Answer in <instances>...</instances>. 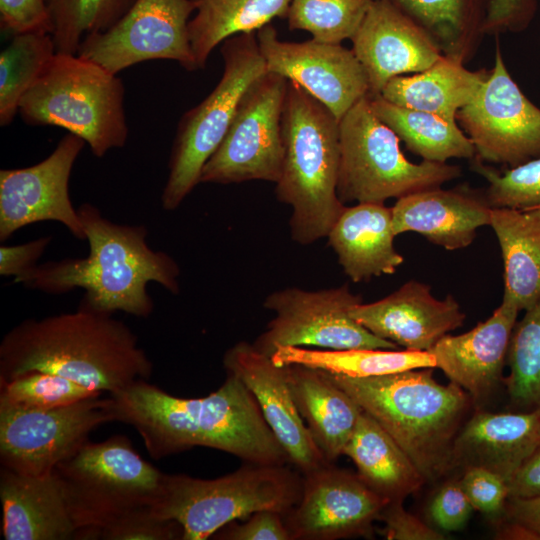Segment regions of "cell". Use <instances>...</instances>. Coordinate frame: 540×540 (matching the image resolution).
I'll return each instance as SVG.
<instances>
[{"label": "cell", "mask_w": 540, "mask_h": 540, "mask_svg": "<svg viewBox=\"0 0 540 540\" xmlns=\"http://www.w3.org/2000/svg\"><path fill=\"white\" fill-rule=\"evenodd\" d=\"M509 497H533L540 495V446L522 464L508 482Z\"/></svg>", "instance_id": "49"}, {"label": "cell", "mask_w": 540, "mask_h": 540, "mask_svg": "<svg viewBox=\"0 0 540 540\" xmlns=\"http://www.w3.org/2000/svg\"><path fill=\"white\" fill-rule=\"evenodd\" d=\"M506 364L511 403L521 412L540 411V301L515 323Z\"/></svg>", "instance_id": "36"}, {"label": "cell", "mask_w": 540, "mask_h": 540, "mask_svg": "<svg viewBox=\"0 0 540 540\" xmlns=\"http://www.w3.org/2000/svg\"><path fill=\"white\" fill-rule=\"evenodd\" d=\"M433 369L371 377L324 371L395 440L426 482L452 472L454 440L473 404L457 384L437 382Z\"/></svg>", "instance_id": "4"}, {"label": "cell", "mask_w": 540, "mask_h": 540, "mask_svg": "<svg viewBox=\"0 0 540 540\" xmlns=\"http://www.w3.org/2000/svg\"><path fill=\"white\" fill-rule=\"evenodd\" d=\"M492 207L484 191L467 186L441 187L397 199L392 212L395 236L415 232L446 250L468 247L477 230L490 225Z\"/></svg>", "instance_id": "23"}, {"label": "cell", "mask_w": 540, "mask_h": 540, "mask_svg": "<svg viewBox=\"0 0 540 540\" xmlns=\"http://www.w3.org/2000/svg\"><path fill=\"white\" fill-rule=\"evenodd\" d=\"M488 73L486 69L471 71L464 63L442 55L421 72L393 77L380 96L396 105L457 122L458 111L475 99Z\"/></svg>", "instance_id": "28"}, {"label": "cell", "mask_w": 540, "mask_h": 540, "mask_svg": "<svg viewBox=\"0 0 540 540\" xmlns=\"http://www.w3.org/2000/svg\"><path fill=\"white\" fill-rule=\"evenodd\" d=\"M51 236L40 237L20 245L0 247V274L14 277L37 265L51 242Z\"/></svg>", "instance_id": "48"}, {"label": "cell", "mask_w": 540, "mask_h": 540, "mask_svg": "<svg viewBox=\"0 0 540 540\" xmlns=\"http://www.w3.org/2000/svg\"><path fill=\"white\" fill-rule=\"evenodd\" d=\"M102 395L65 377L32 371L0 382V404L45 410Z\"/></svg>", "instance_id": "39"}, {"label": "cell", "mask_w": 540, "mask_h": 540, "mask_svg": "<svg viewBox=\"0 0 540 540\" xmlns=\"http://www.w3.org/2000/svg\"><path fill=\"white\" fill-rule=\"evenodd\" d=\"M540 446V411L491 413L476 411L453 444L452 471L488 469L509 482Z\"/></svg>", "instance_id": "24"}, {"label": "cell", "mask_w": 540, "mask_h": 540, "mask_svg": "<svg viewBox=\"0 0 540 540\" xmlns=\"http://www.w3.org/2000/svg\"><path fill=\"white\" fill-rule=\"evenodd\" d=\"M77 210L89 243L88 255L37 264L14 277V283L53 295L81 288L84 307L142 318L154 309L149 282L179 293L180 268L169 254L149 247L146 227L114 223L88 203Z\"/></svg>", "instance_id": "3"}, {"label": "cell", "mask_w": 540, "mask_h": 540, "mask_svg": "<svg viewBox=\"0 0 540 540\" xmlns=\"http://www.w3.org/2000/svg\"><path fill=\"white\" fill-rule=\"evenodd\" d=\"M497 538L500 539H519V540H540V536L532 530L513 523L505 521L498 529Z\"/></svg>", "instance_id": "51"}, {"label": "cell", "mask_w": 540, "mask_h": 540, "mask_svg": "<svg viewBox=\"0 0 540 540\" xmlns=\"http://www.w3.org/2000/svg\"><path fill=\"white\" fill-rule=\"evenodd\" d=\"M136 0H46L56 52L77 54L90 34L113 26Z\"/></svg>", "instance_id": "37"}, {"label": "cell", "mask_w": 540, "mask_h": 540, "mask_svg": "<svg viewBox=\"0 0 540 540\" xmlns=\"http://www.w3.org/2000/svg\"><path fill=\"white\" fill-rule=\"evenodd\" d=\"M124 95L117 74L77 54L56 53L18 112L28 125L66 129L101 158L127 141Z\"/></svg>", "instance_id": "7"}, {"label": "cell", "mask_w": 540, "mask_h": 540, "mask_svg": "<svg viewBox=\"0 0 540 540\" xmlns=\"http://www.w3.org/2000/svg\"><path fill=\"white\" fill-rule=\"evenodd\" d=\"M223 366L250 390L291 466L306 474L328 463L296 407L284 365L240 341L225 352Z\"/></svg>", "instance_id": "19"}, {"label": "cell", "mask_w": 540, "mask_h": 540, "mask_svg": "<svg viewBox=\"0 0 540 540\" xmlns=\"http://www.w3.org/2000/svg\"><path fill=\"white\" fill-rule=\"evenodd\" d=\"M114 421L132 426L147 452L161 459L196 446L224 451L243 462L289 464L257 401L236 376L201 398H181L138 380L109 394Z\"/></svg>", "instance_id": "1"}, {"label": "cell", "mask_w": 540, "mask_h": 540, "mask_svg": "<svg viewBox=\"0 0 540 540\" xmlns=\"http://www.w3.org/2000/svg\"><path fill=\"white\" fill-rule=\"evenodd\" d=\"M213 536L220 540H292L283 514L274 510L255 512L243 523L233 521Z\"/></svg>", "instance_id": "45"}, {"label": "cell", "mask_w": 540, "mask_h": 540, "mask_svg": "<svg viewBox=\"0 0 540 540\" xmlns=\"http://www.w3.org/2000/svg\"><path fill=\"white\" fill-rule=\"evenodd\" d=\"M112 421L109 397L101 395L45 410L0 404L1 467L50 474L89 441L93 430Z\"/></svg>", "instance_id": "13"}, {"label": "cell", "mask_w": 540, "mask_h": 540, "mask_svg": "<svg viewBox=\"0 0 540 540\" xmlns=\"http://www.w3.org/2000/svg\"><path fill=\"white\" fill-rule=\"evenodd\" d=\"M474 511L465 494L460 478L445 481L432 498L428 514L442 531L453 532L462 529Z\"/></svg>", "instance_id": "43"}, {"label": "cell", "mask_w": 540, "mask_h": 540, "mask_svg": "<svg viewBox=\"0 0 540 540\" xmlns=\"http://www.w3.org/2000/svg\"><path fill=\"white\" fill-rule=\"evenodd\" d=\"M326 238L344 273L355 283L393 274L404 262L394 246L392 212L385 203L345 206Z\"/></svg>", "instance_id": "26"}, {"label": "cell", "mask_w": 540, "mask_h": 540, "mask_svg": "<svg viewBox=\"0 0 540 540\" xmlns=\"http://www.w3.org/2000/svg\"><path fill=\"white\" fill-rule=\"evenodd\" d=\"M472 169L488 182L484 193L492 208L540 207V158L500 173L474 157Z\"/></svg>", "instance_id": "40"}, {"label": "cell", "mask_w": 540, "mask_h": 540, "mask_svg": "<svg viewBox=\"0 0 540 540\" xmlns=\"http://www.w3.org/2000/svg\"><path fill=\"white\" fill-rule=\"evenodd\" d=\"M519 310L502 301L492 315L471 330L443 336L429 352L450 382L465 390L473 403L487 398L503 381L509 343Z\"/></svg>", "instance_id": "22"}, {"label": "cell", "mask_w": 540, "mask_h": 540, "mask_svg": "<svg viewBox=\"0 0 540 540\" xmlns=\"http://www.w3.org/2000/svg\"><path fill=\"white\" fill-rule=\"evenodd\" d=\"M404 500H392L383 507L379 521L384 523L379 533L387 540H443L446 537L415 515L406 511Z\"/></svg>", "instance_id": "47"}, {"label": "cell", "mask_w": 540, "mask_h": 540, "mask_svg": "<svg viewBox=\"0 0 540 540\" xmlns=\"http://www.w3.org/2000/svg\"><path fill=\"white\" fill-rule=\"evenodd\" d=\"M222 77L213 91L181 118L169 159L162 207L177 209L200 183L204 165L217 150L248 87L267 71L255 33H242L223 42Z\"/></svg>", "instance_id": "10"}, {"label": "cell", "mask_w": 540, "mask_h": 540, "mask_svg": "<svg viewBox=\"0 0 540 540\" xmlns=\"http://www.w3.org/2000/svg\"><path fill=\"white\" fill-rule=\"evenodd\" d=\"M284 366L302 419L327 462L334 463L343 455L362 409L324 371L300 365Z\"/></svg>", "instance_id": "27"}, {"label": "cell", "mask_w": 540, "mask_h": 540, "mask_svg": "<svg viewBox=\"0 0 540 540\" xmlns=\"http://www.w3.org/2000/svg\"><path fill=\"white\" fill-rule=\"evenodd\" d=\"M369 98L375 115L423 160L446 163L453 158L472 160L476 156L473 143L457 122L396 105L380 95Z\"/></svg>", "instance_id": "33"}, {"label": "cell", "mask_w": 540, "mask_h": 540, "mask_svg": "<svg viewBox=\"0 0 540 540\" xmlns=\"http://www.w3.org/2000/svg\"><path fill=\"white\" fill-rule=\"evenodd\" d=\"M288 79L266 71L243 94L223 141L203 167L200 183H276L282 171V113Z\"/></svg>", "instance_id": "11"}, {"label": "cell", "mask_w": 540, "mask_h": 540, "mask_svg": "<svg viewBox=\"0 0 540 540\" xmlns=\"http://www.w3.org/2000/svg\"><path fill=\"white\" fill-rule=\"evenodd\" d=\"M303 475L290 464L244 462L232 473L214 479L165 474L150 506L161 519L174 520L182 540H206L225 525L261 510L282 514L300 499Z\"/></svg>", "instance_id": "6"}, {"label": "cell", "mask_w": 540, "mask_h": 540, "mask_svg": "<svg viewBox=\"0 0 540 540\" xmlns=\"http://www.w3.org/2000/svg\"><path fill=\"white\" fill-rule=\"evenodd\" d=\"M369 82L368 96L381 94L393 77L421 72L443 54L431 38L386 0H374L351 38Z\"/></svg>", "instance_id": "21"}, {"label": "cell", "mask_w": 540, "mask_h": 540, "mask_svg": "<svg viewBox=\"0 0 540 540\" xmlns=\"http://www.w3.org/2000/svg\"><path fill=\"white\" fill-rule=\"evenodd\" d=\"M277 365H300L349 377H371L436 368L429 351L354 348L343 350L281 346L271 355Z\"/></svg>", "instance_id": "34"}, {"label": "cell", "mask_w": 540, "mask_h": 540, "mask_svg": "<svg viewBox=\"0 0 540 540\" xmlns=\"http://www.w3.org/2000/svg\"><path fill=\"white\" fill-rule=\"evenodd\" d=\"M182 536L178 522L158 518L150 507L134 510L99 532L104 540H182Z\"/></svg>", "instance_id": "41"}, {"label": "cell", "mask_w": 540, "mask_h": 540, "mask_svg": "<svg viewBox=\"0 0 540 540\" xmlns=\"http://www.w3.org/2000/svg\"><path fill=\"white\" fill-rule=\"evenodd\" d=\"M85 144L68 133L41 162L0 171V241L24 226L48 220L62 223L74 237L85 239L69 195L71 171Z\"/></svg>", "instance_id": "17"}, {"label": "cell", "mask_w": 540, "mask_h": 540, "mask_svg": "<svg viewBox=\"0 0 540 540\" xmlns=\"http://www.w3.org/2000/svg\"><path fill=\"white\" fill-rule=\"evenodd\" d=\"M303 475L299 501L284 521L292 540L371 537L387 500L358 476L327 463Z\"/></svg>", "instance_id": "16"}, {"label": "cell", "mask_w": 540, "mask_h": 540, "mask_svg": "<svg viewBox=\"0 0 540 540\" xmlns=\"http://www.w3.org/2000/svg\"><path fill=\"white\" fill-rule=\"evenodd\" d=\"M196 14L189 39L197 69L205 67L213 49L226 39L255 33L274 18H287L291 0H192Z\"/></svg>", "instance_id": "32"}, {"label": "cell", "mask_w": 540, "mask_h": 540, "mask_svg": "<svg viewBox=\"0 0 540 540\" xmlns=\"http://www.w3.org/2000/svg\"><path fill=\"white\" fill-rule=\"evenodd\" d=\"M51 34L13 35L0 53V125H9L19 105L56 54Z\"/></svg>", "instance_id": "35"}, {"label": "cell", "mask_w": 540, "mask_h": 540, "mask_svg": "<svg viewBox=\"0 0 540 540\" xmlns=\"http://www.w3.org/2000/svg\"><path fill=\"white\" fill-rule=\"evenodd\" d=\"M374 0H291V30H304L321 43L341 44L354 36Z\"/></svg>", "instance_id": "38"}, {"label": "cell", "mask_w": 540, "mask_h": 540, "mask_svg": "<svg viewBox=\"0 0 540 540\" xmlns=\"http://www.w3.org/2000/svg\"><path fill=\"white\" fill-rule=\"evenodd\" d=\"M339 132L337 194L343 204L385 203L461 176L460 167L447 162L409 161L398 136L373 112L368 95L344 114Z\"/></svg>", "instance_id": "9"}, {"label": "cell", "mask_w": 540, "mask_h": 540, "mask_svg": "<svg viewBox=\"0 0 540 540\" xmlns=\"http://www.w3.org/2000/svg\"><path fill=\"white\" fill-rule=\"evenodd\" d=\"M78 536H98L126 514L150 507L164 473L145 461L124 435L87 441L57 465ZM79 538V537H78Z\"/></svg>", "instance_id": "8"}, {"label": "cell", "mask_w": 540, "mask_h": 540, "mask_svg": "<svg viewBox=\"0 0 540 540\" xmlns=\"http://www.w3.org/2000/svg\"><path fill=\"white\" fill-rule=\"evenodd\" d=\"M2 536L6 540L78 539L58 475L32 476L1 467Z\"/></svg>", "instance_id": "25"}, {"label": "cell", "mask_w": 540, "mask_h": 540, "mask_svg": "<svg viewBox=\"0 0 540 540\" xmlns=\"http://www.w3.org/2000/svg\"><path fill=\"white\" fill-rule=\"evenodd\" d=\"M351 316L377 337L414 351H429L465 321L452 295L437 299L430 285L416 280L380 300L357 304Z\"/></svg>", "instance_id": "20"}, {"label": "cell", "mask_w": 540, "mask_h": 540, "mask_svg": "<svg viewBox=\"0 0 540 540\" xmlns=\"http://www.w3.org/2000/svg\"><path fill=\"white\" fill-rule=\"evenodd\" d=\"M461 486L474 510L491 519L503 518L509 498L508 482L482 467H468L460 477Z\"/></svg>", "instance_id": "42"}, {"label": "cell", "mask_w": 540, "mask_h": 540, "mask_svg": "<svg viewBox=\"0 0 540 540\" xmlns=\"http://www.w3.org/2000/svg\"><path fill=\"white\" fill-rule=\"evenodd\" d=\"M456 121L483 162L514 168L540 158V108L508 72L499 45L482 88Z\"/></svg>", "instance_id": "15"}, {"label": "cell", "mask_w": 540, "mask_h": 540, "mask_svg": "<svg viewBox=\"0 0 540 540\" xmlns=\"http://www.w3.org/2000/svg\"><path fill=\"white\" fill-rule=\"evenodd\" d=\"M194 11L192 0H136L109 29L85 37L77 55L113 74L149 60L197 70L189 39Z\"/></svg>", "instance_id": "14"}, {"label": "cell", "mask_w": 540, "mask_h": 540, "mask_svg": "<svg viewBox=\"0 0 540 540\" xmlns=\"http://www.w3.org/2000/svg\"><path fill=\"white\" fill-rule=\"evenodd\" d=\"M361 302L362 297L353 293L347 284L318 291L292 287L272 292L263 306L272 311L274 317L252 344L269 356L281 346L329 350L399 349L351 316L352 308Z\"/></svg>", "instance_id": "12"}, {"label": "cell", "mask_w": 540, "mask_h": 540, "mask_svg": "<svg viewBox=\"0 0 540 540\" xmlns=\"http://www.w3.org/2000/svg\"><path fill=\"white\" fill-rule=\"evenodd\" d=\"M538 0H487L484 35L526 30L537 13Z\"/></svg>", "instance_id": "46"}, {"label": "cell", "mask_w": 540, "mask_h": 540, "mask_svg": "<svg viewBox=\"0 0 540 540\" xmlns=\"http://www.w3.org/2000/svg\"><path fill=\"white\" fill-rule=\"evenodd\" d=\"M284 157L277 199L292 209L291 238L312 244L327 237L345 208L337 194L339 120L319 100L288 80L282 113Z\"/></svg>", "instance_id": "5"}, {"label": "cell", "mask_w": 540, "mask_h": 540, "mask_svg": "<svg viewBox=\"0 0 540 540\" xmlns=\"http://www.w3.org/2000/svg\"><path fill=\"white\" fill-rule=\"evenodd\" d=\"M0 26L12 36L28 32L51 34L46 0H0Z\"/></svg>", "instance_id": "44"}, {"label": "cell", "mask_w": 540, "mask_h": 540, "mask_svg": "<svg viewBox=\"0 0 540 540\" xmlns=\"http://www.w3.org/2000/svg\"><path fill=\"white\" fill-rule=\"evenodd\" d=\"M256 37L267 71L297 83L339 121L369 94L367 75L352 49L313 39L282 41L271 24L259 29Z\"/></svg>", "instance_id": "18"}, {"label": "cell", "mask_w": 540, "mask_h": 540, "mask_svg": "<svg viewBox=\"0 0 540 540\" xmlns=\"http://www.w3.org/2000/svg\"><path fill=\"white\" fill-rule=\"evenodd\" d=\"M540 208V207H539Z\"/></svg>", "instance_id": "52"}, {"label": "cell", "mask_w": 540, "mask_h": 540, "mask_svg": "<svg viewBox=\"0 0 540 540\" xmlns=\"http://www.w3.org/2000/svg\"><path fill=\"white\" fill-rule=\"evenodd\" d=\"M503 520L522 525L540 536V495L509 497Z\"/></svg>", "instance_id": "50"}, {"label": "cell", "mask_w": 540, "mask_h": 540, "mask_svg": "<svg viewBox=\"0 0 540 540\" xmlns=\"http://www.w3.org/2000/svg\"><path fill=\"white\" fill-rule=\"evenodd\" d=\"M112 315L79 304L75 312L24 320L1 340L0 382L39 371L112 394L148 380L152 362Z\"/></svg>", "instance_id": "2"}, {"label": "cell", "mask_w": 540, "mask_h": 540, "mask_svg": "<svg viewBox=\"0 0 540 540\" xmlns=\"http://www.w3.org/2000/svg\"><path fill=\"white\" fill-rule=\"evenodd\" d=\"M489 226L504 265L502 301L526 311L540 301V208H493Z\"/></svg>", "instance_id": "29"}, {"label": "cell", "mask_w": 540, "mask_h": 540, "mask_svg": "<svg viewBox=\"0 0 540 540\" xmlns=\"http://www.w3.org/2000/svg\"><path fill=\"white\" fill-rule=\"evenodd\" d=\"M423 30L444 56L466 63L482 36L487 0H386Z\"/></svg>", "instance_id": "31"}, {"label": "cell", "mask_w": 540, "mask_h": 540, "mask_svg": "<svg viewBox=\"0 0 540 540\" xmlns=\"http://www.w3.org/2000/svg\"><path fill=\"white\" fill-rule=\"evenodd\" d=\"M343 455L352 460L360 479L387 501L404 500L426 483L395 440L363 410Z\"/></svg>", "instance_id": "30"}]
</instances>
